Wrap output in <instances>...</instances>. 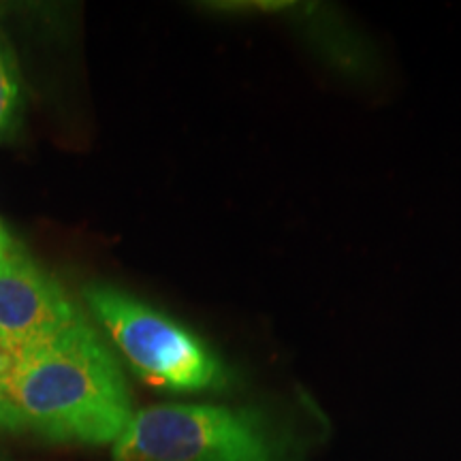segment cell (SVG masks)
<instances>
[{"mask_svg":"<svg viewBox=\"0 0 461 461\" xmlns=\"http://www.w3.org/2000/svg\"><path fill=\"white\" fill-rule=\"evenodd\" d=\"M14 357L7 397L28 429L71 445H113L122 436L135 414L129 387L84 316Z\"/></svg>","mask_w":461,"mask_h":461,"instance_id":"cell-1","label":"cell"},{"mask_svg":"<svg viewBox=\"0 0 461 461\" xmlns=\"http://www.w3.org/2000/svg\"><path fill=\"white\" fill-rule=\"evenodd\" d=\"M285 442L250 408L160 403L132 414L109 461H282Z\"/></svg>","mask_w":461,"mask_h":461,"instance_id":"cell-2","label":"cell"},{"mask_svg":"<svg viewBox=\"0 0 461 461\" xmlns=\"http://www.w3.org/2000/svg\"><path fill=\"white\" fill-rule=\"evenodd\" d=\"M84 297L132 372L149 387L194 393L227 384V367L180 322L113 286H88Z\"/></svg>","mask_w":461,"mask_h":461,"instance_id":"cell-3","label":"cell"},{"mask_svg":"<svg viewBox=\"0 0 461 461\" xmlns=\"http://www.w3.org/2000/svg\"><path fill=\"white\" fill-rule=\"evenodd\" d=\"M79 319L62 286L11 244L0 257V339L11 353L56 336Z\"/></svg>","mask_w":461,"mask_h":461,"instance_id":"cell-4","label":"cell"},{"mask_svg":"<svg viewBox=\"0 0 461 461\" xmlns=\"http://www.w3.org/2000/svg\"><path fill=\"white\" fill-rule=\"evenodd\" d=\"M20 95V73H17L14 51L0 34V132L7 131L14 122Z\"/></svg>","mask_w":461,"mask_h":461,"instance_id":"cell-5","label":"cell"},{"mask_svg":"<svg viewBox=\"0 0 461 461\" xmlns=\"http://www.w3.org/2000/svg\"><path fill=\"white\" fill-rule=\"evenodd\" d=\"M28 429L24 417L14 406V402L0 395V431H9V434H20Z\"/></svg>","mask_w":461,"mask_h":461,"instance_id":"cell-6","label":"cell"},{"mask_svg":"<svg viewBox=\"0 0 461 461\" xmlns=\"http://www.w3.org/2000/svg\"><path fill=\"white\" fill-rule=\"evenodd\" d=\"M14 363H15L14 353H11V350L7 348V344L0 339V395H5V397H7L11 372H14Z\"/></svg>","mask_w":461,"mask_h":461,"instance_id":"cell-7","label":"cell"},{"mask_svg":"<svg viewBox=\"0 0 461 461\" xmlns=\"http://www.w3.org/2000/svg\"><path fill=\"white\" fill-rule=\"evenodd\" d=\"M9 246H11V240L7 238V235L3 233V230H0V257H3L5 252H7Z\"/></svg>","mask_w":461,"mask_h":461,"instance_id":"cell-8","label":"cell"},{"mask_svg":"<svg viewBox=\"0 0 461 461\" xmlns=\"http://www.w3.org/2000/svg\"><path fill=\"white\" fill-rule=\"evenodd\" d=\"M0 230H3V229H0Z\"/></svg>","mask_w":461,"mask_h":461,"instance_id":"cell-9","label":"cell"}]
</instances>
